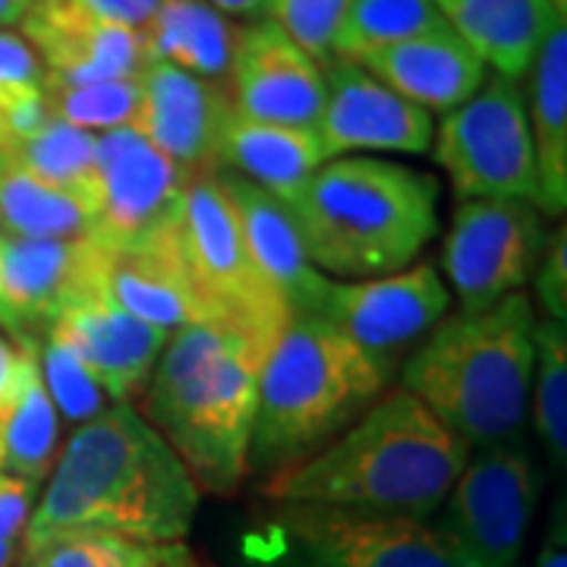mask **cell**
<instances>
[{
	"label": "cell",
	"instance_id": "74e56055",
	"mask_svg": "<svg viewBox=\"0 0 567 567\" xmlns=\"http://www.w3.org/2000/svg\"><path fill=\"white\" fill-rule=\"evenodd\" d=\"M536 281V297L546 309L548 319L555 322H565L567 319V227L558 224L555 234H548L546 249H543V259L539 268L533 275Z\"/></svg>",
	"mask_w": 567,
	"mask_h": 567
},
{
	"label": "cell",
	"instance_id": "e0dca14e",
	"mask_svg": "<svg viewBox=\"0 0 567 567\" xmlns=\"http://www.w3.org/2000/svg\"><path fill=\"white\" fill-rule=\"evenodd\" d=\"M99 281V249L80 240H25L0 234V324L13 338L48 331L66 306Z\"/></svg>",
	"mask_w": 567,
	"mask_h": 567
},
{
	"label": "cell",
	"instance_id": "ab89813d",
	"mask_svg": "<svg viewBox=\"0 0 567 567\" xmlns=\"http://www.w3.org/2000/svg\"><path fill=\"white\" fill-rule=\"evenodd\" d=\"M20 365H22V347L10 344L0 338V406L10 401V394L17 391L20 382Z\"/></svg>",
	"mask_w": 567,
	"mask_h": 567
},
{
	"label": "cell",
	"instance_id": "d4e9b609",
	"mask_svg": "<svg viewBox=\"0 0 567 567\" xmlns=\"http://www.w3.org/2000/svg\"><path fill=\"white\" fill-rule=\"evenodd\" d=\"M529 133L539 167V212L565 215L567 208V22L558 20L533 61Z\"/></svg>",
	"mask_w": 567,
	"mask_h": 567
},
{
	"label": "cell",
	"instance_id": "ee69618b",
	"mask_svg": "<svg viewBox=\"0 0 567 567\" xmlns=\"http://www.w3.org/2000/svg\"><path fill=\"white\" fill-rule=\"evenodd\" d=\"M551 7H555V10H558L561 17H565V13H567V0H551Z\"/></svg>",
	"mask_w": 567,
	"mask_h": 567
},
{
	"label": "cell",
	"instance_id": "30bf717a",
	"mask_svg": "<svg viewBox=\"0 0 567 567\" xmlns=\"http://www.w3.org/2000/svg\"><path fill=\"white\" fill-rule=\"evenodd\" d=\"M539 492L543 473L527 451L483 447L447 488L435 529L464 567H517Z\"/></svg>",
	"mask_w": 567,
	"mask_h": 567
},
{
	"label": "cell",
	"instance_id": "ffe728a7",
	"mask_svg": "<svg viewBox=\"0 0 567 567\" xmlns=\"http://www.w3.org/2000/svg\"><path fill=\"white\" fill-rule=\"evenodd\" d=\"M177 221L123 249L95 244L99 284L107 290V297L130 316L158 324L164 331H177L193 322H212L208 309L186 275Z\"/></svg>",
	"mask_w": 567,
	"mask_h": 567
},
{
	"label": "cell",
	"instance_id": "9a60e30c",
	"mask_svg": "<svg viewBox=\"0 0 567 567\" xmlns=\"http://www.w3.org/2000/svg\"><path fill=\"white\" fill-rule=\"evenodd\" d=\"M322 73L324 107L316 136L324 162L347 152H429L435 136L429 111L401 99L360 63L331 58Z\"/></svg>",
	"mask_w": 567,
	"mask_h": 567
},
{
	"label": "cell",
	"instance_id": "7402d4cb",
	"mask_svg": "<svg viewBox=\"0 0 567 567\" xmlns=\"http://www.w3.org/2000/svg\"><path fill=\"white\" fill-rule=\"evenodd\" d=\"M360 66L406 102L442 114L473 99L488 80L486 63L454 35L447 22L442 29L365 54Z\"/></svg>",
	"mask_w": 567,
	"mask_h": 567
},
{
	"label": "cell",
	"instance_id": "1f68e13d",
	"mask_svg": "<svg viewBox=\"0 0 567 567\" xmlns=\"http://www.w3.org/2000/svg\"><path fill=\"white\" fill-rule=\"evenodd\" d=\"M536 360H533V423L543 439L548 457L565 466L567 457V328L565 322H536L533 331Z\"/></svg>",
	"mask_w": 567,
	"mask_h": 567
},
{
	"label": "cell",
	"instance_id": "3957f363",
	"mask_svg": "<svg viewBox=\"0 0 567 567\" xmlns=\"http://www.w3.org/2000/svg\"><path fill=\"white\" fill-rule=\"evenodd\" d=\"M271 347L237 328L193 322L164 344L145 388V420L208 495H234L249 473L259 369Z\"/></svg>",
	"mask_w": 567,
	"mask_h": 567
},
{
	"label": "cell",
	"instance_id": "6da1fadb",
	"mask_svg": "<svg viewBox=\"0 0 567 567\" xmlns=\"http://www.w3.org/2000/svg\"><path fill=\"white\" fill-rule=\"evenodd\" d=\"M196 507L199 488L162 432L133 404H114L66 442L29 514L22 546L66 529L174 546L193 527Z\"/></svg>",
	"mask_w": 567,
	"mask_h": 567
},
{
	"label": "cell",
	"instance_id": "44dd1931",
	"mask_svg": "<svg viewBox=\"0 0 567 567\" xmlns=\"http://www.w3.org/2000/svg\"><path fill=\"white\" fill-rule=\"evenodd\" d=\"M230 199L237 205L246 246L262 278L281 297L290 319L322 316L328 278L306 256L303 237L290 212L275 196L237 174H221Z\"/></svg>",
	"mask_w": 567,
	"mask_h": 567
},
{
	"label": "cell",
	"instance_id": "f1b7e54d",
	"mask_svg": "<svg viewBox=\"0 0 567 567\" xmlns=\"http://www.w3.org/2000/svg\"><path fill=\"white\" fill-rule=\"evenodd\" d=\"M95 133L48 117L25 140L10 142L0 152L25 167L32 177L76 196L89 215L95 205Z\"/></svg>",
	"mask_w": 567,
	"mask_h": 567
},
{
	"label": "cell",
	"instance_id": "9c48e42d",
	"mask_svg": "<svg viewBox=\"0 0 567 567\" xmlns=\"http://www.w3.org/2000/svg\"><path fill=\"white\" fill-rule=\"evenodd\" d=\"M432 158L445 167L461 203L524 199L536 208L543 203L524 92L498 73L473 99L447 111Z\"/></svg>",
	"mask_w": 567,
	"mask_h": 567
},
{
	"label": "cell",
	"instance_id": "cb8c5ba5",
	"mask_svg": "<svg viewBox=\"0 0 567 567\" xmlns=\"http://www.w3.org/2000/svg\"><path fill=\"white\" fill-rule=\"evenodd\" d=\"M322 164L316 130L249 121L234 107L227 111L218 136V167L256 183L281 205L290 203Z\"/></svg>",
	"mask_w": 567,
	"mask_h": 567
},
{
	"label": "cell",
	"instance_id": "4fadbf2b",
	"mask_svg": "<svg viewBox=\"0 0 567 567\" xmlns=\"http://www.w3.org/2000/svg\"><path fill=\"white\" fill-rule=\"evenodd\" d=\"M451 309V290L439 268L420 262L385 278L328 281L322 316L375 360L394 365V353L429 334Z\"/></svg>",
	"mask_w": 567,
	"mask_h": 567
},
{
	"label": "cell",
	"instance_id": "e575fe53",
	"mask_svg": "<svg viewBox=\"0 0 567 567\" xmlns=\"http://www.w3.org/2000/svg\"><path fill=\"white\" fill-rule=\"evenodd\" d=\"M347 7L350 0H265L268 20L322 66L334 58L331 48Z\"/></svg>",
	"mask_w": 567,
	"mask_h": 567
},
{
	"label": "cell",
	"instance_id": "7c38bea8",
	"mask_svg": "<svg viewBox=\"0 0 567 567\" xmlns=\"http://www.w3.org/2000/svg\"><path fill=\"white\" fill-rule=\"evenodd\" d=\"M196 174L171 162L162 148L121 126L95 140V205L89 237L123 249L181 218L186 186Z\"/></svg>",
	"mask_w": 567,
	"mask_h": 567
},
{
	"label": "cell",
	"instance_id": "60d3db41",
	"mask_svg": "<svg viewBox=\"0 0 567 567\" xmlns=\"http://www.w3.org/2000/svg\"><path fill=\"white\" fill-rule=\"evenodd\" d=\"M536 567H567V548H565V524L558 517V527L551 524V533H548L546 546L539 551V561Z\"/></svg>",
	"mask_w": 567,
	"mask_h": 567
},
{
	"label": "cell",
	"instance_id": "603a6c76",
	"mask_svg": "<svg viewBox=\"0 0 567 567\" xmlns=\"http://www.w3.org/2000/svg\"><path fill=\"white\" fill-rule=\"evenodd\" d=\"M466 48L505 80L527 76L543 41L565 20L551 0H435Z\"/></svg>",
	"mask_w": 567,
	"mask_h": 567
},
{
	"label": "cell",
	"instance_id": "4dcf8cb0",
	"mask_svg": "<svg viewBox=\"0 0 567 567\" xmlns=\"http://www.w3.org/2000/svg\"><path fill=\"white\" fill-rule=\"evenodd\" d=\"M442 25L445 17L439 13L435 0H350L331 54L341 61L360 63L372 51H382L388 44Z\"/></svg>",
	"mask_w": 567,
	"mask_h": 567
},
{
	"label": "cell",
	"instance_id": "7bdbcfd3",
	"mask_svg": "<svg viewBox=\"0 0 567 567\" xmlns=\"http://www.w3.org/2000/svg\"><path fill=\"white\" fill-rule=\"evenodd\" d=\"M35 0H0V29L7 25H20L25 20V13L32 10Z\"/></svg>",
	"mask_w": 567,
	"mask_h": 567
},
{
	"label": "cell",
	"instance_id": "8d00e7d4",
	"mask_svg": "<svg viewBox=\"0 0 567 567\" xmlns=\"http://www.w3.org/2000/svg\"><path fill=\"white\" fill-rule=\"evenodd\" d=\"M41 89H44V70L29 41L0 29V111Z\"/></svg>",
	"mask_w": 567,
	"mask_h": 567
},
{
	"label": "cell",
	"instance_id": "f35d334b",
	"mask_svg": "<svg viewBox=\"0 0 567 567\" xmlns=\"http://www.w3.org/2000/svg\"><path fill=\"white\" fill-rule=\"evenodd\" d=\"M63 3L76 7V10L95 17V20L140 29V32L152 22V17L162 7V0H63Z\"/></svg>",
	"mask_w": 567,
	"mask_h": 567
},
{
	"label": "cell",
	"instance_id": "ba28073f",
	"mask_svg": "<svg viewBox=\"0 0 567 567\" xmlns=\"http://www.w3.org/2000/svg\"><path fill=\"white\" fill-rule=\"evenodd\" d=\"M262 555L278 567H464L429 520L334 505L278 507Z\"/></svg>",
	"mask_w": 567,
	"mask_h": 567
},
{
	"label": "cell",
	"instance_id": "52a82bcc",
	"mask_svg": "<svg viewBox=\"0 0 567 567\" xmlns=\"http://www.w3.org/2000/svg\"><path fill=\"white\" fill-rule=\"evenodd\" d=\"M177 240L186 275L208 309V319L237 328L265 347L275 344L290 322V312L249 256L221 171H205L189 181Z\"/></svg>",
	"mask_w": 567,
	"mask_h": 567
},
{
	"label": "cell",
	"instance_id": "8fae6325",
	"mask_svg": "<svg viewBox=\"0 0 567 567\" xmlns=\"http://www.w3.org/2000/svg\"><path fill=\"white\" fill-rule=\"evenodd\" d=\"M548 230L524 199H464L445 237L442 265L461 312L488 309L533 281Z\"/></svg>",
	"mask_w": 567,
	"mask_h": 567
},
{
	"label": "cell",
	"instance_id": "f6af8a7d",
	"mask_svg": "<svg viewBox=\"0 0 567 567\" xmlns=\"http://www.w3.org/2000/svg\"><path fill=\"white\" fill-rule=\"evenodd\" d=\"M0 227H3V224H0Z\"/></svg>",
	"mask_w": 567,
	"mask_h": 567
},
{
	"label": "cell",
	"instance_id": "4316f807",
	"mask_svg": "<svg viewBox=\"0 0 567 567\" xmlns=\"http://www.w3.org/2000/svg\"><path fill=\"white\" fill-rule=\"evenodd\" d=\"M148 63H174L199 80L227 73L234 29L205 0H162L158 13L142 29Z\"/></svg>",
	"mask_w": 567,
	"mask_h": 567
},
{
	"label": "cell",
	"instance_id": "d6986e66",
	"mask_svg": "<svg viewBox=\"0 0 567 567\" xmlns=\"http://www.w3.org/2000/svg\"><path fill=\"white\" fill-rule=\"evenodd\" d=\"M227 111L230 99L218 82L152 61L140 73V107L130 130L189 174H205L218 171V136Z\"/></svg>",
	"mask_w": 567,
	"mask_h": 567
},
{
	"label": "cell",
	"instance_id": "8992f818",
	"mask_svg": "<svg viewBox=\"0 0 567 567\" xmlns=\"http://www.w3.org/2000/svg\"><path fill=\"white\" fill-rule=\"evenodd\" d=\"M391 369L319 316L290 319L259 369L249 470L271 476L319 454L382 398Z\"/></svg>",
	"mask_w": 567,
	"mask_h": 567
},
{
	"label": "cell",
	"instance_id": "f546056e",
	"mask_svg": "<svg viewBox=\"0 0 567 567\" xmlns=\"http://www.w3.org/2000/svg\"><path fill=\"white\" fill-rule=\"evenodd\" d=\"M22 567H189L181 548L148 546L117 533L66 529L22 546Z\"/></svg>",
	"mask_w": 567,
	"mask_h": 567
},
{
	"label": "cell",
	"instance_id": "ac0fdd59",
	"mask_svg": "<svg viewBox=\"0 0 567 567\" xmlns=\"http://www.w3.org/2000/svg\"><path fill=\"white\" fill-rule=\"evenodd\" d=\"M20 25L51 89L140 76L148 63L140 29L95 20L63 0H35Z\"/></svg>",
	"mask_w": 567,
	"mask_h": 567
},
{
	"label": "cell",
	"instance_id": "83f0119b",
	"mask_svg": "<svg viewBox=\"0 0 567 567\" xmlns=\"http://www.w3.org/2000/svg\"><path fill=\"white\" fill-rule=\"evenodd\" d=\"M0 224L25 240H80L92 230V215L76 196L41 183L0 152Z\"/></svg>",
	"mask_w": 567,
	"mask_h": 567
},
{
	"label": "cell",
	"instance_id": "2e32d148",
	"mask_svg": "<svg viewBox=\"0 0 567 567\" xmlns=\"http://www.w3.org/2000/svg\"><path fill=\"white\" fill-rule=\"evenodd\" d=\"M102 382L111 401L133 404L148 388L152 369L174 331L148 324L117 306L102 284L82 290L48 328ZM44 331V334H48Z\"/></svg>",
	"mask_w": 567,
	"mask_h": 567
},
{
	"label": "cell",
	"instance_id": "bcb514c9",
	"mask_svg": "<svg viewBox=\"0 0 567 567\" xmlns=\"http://www.w3.org/2000/svg\"><path fill=\"white\" fill-rule=\"evenodd\" d=\"M20 567H22V565H20Z\"/></svg>",
	"mask_w": 567,
	"mask_h": 567
},
{
	"label": "cell",
	"instance_id": "7a4b0ae2",
	"mask_svg": "<svg viewBox=\"0 0 567 567\" xmlns=\"http://www.w3.org/2000/svg\"><path fill=\"white\" fill-rule=\"evenodd\" d=\"M470 451L420 398L391 388L319 454L271 473L262 492L278 505L360 507L429 520Z\"/></svg>",
	"mask_w": 567,
	"mask_h": 567
},
{
	"label": "cell",
	"instance_id": "836d02e7",
	"mask_svg": "<svg viewBox=\"0 0 567 567\" xmlns=\"http://www.w3.org/2000/svg\"><path fill=\"white\" fill-rule=\"evenodd\" d=\"M39 365L44 388L51 394L54 406L61 410L70 423H85L107 410V391L102 382L89 372V365L63 344L58 334H44V344L39 350Z\"/></svg>",
	"mask_w": 567,
	"mask_h": 567
},
{
	"label": "cell",
	"instance_id": "484cf974",
	"mask_svg": "<svg viewBox=\"0 0 567 567\" xmlns=\"http://www.w3.org/2000/svg\"><path fill=\"white\" fill-rule=\"evenodd\" d=\"M17 344L22 347L20 382L0 406V476L39 488L54 466L58 406L41 379L35 338H17Z\"/></svg>",
	"mask_w": 567,
	"mask_h": 567
},
{
	"label": "cell",
	"instance_id": "277c9868",
	"mask_svg": "<svg viewBox=\"0 0 567 567\" xmlns=\"http://www.w3.org/2000/svg\"><path fill=\"white\" fill-rule=\"evenodd\" d=\"M533 331L536 316L524 290L480 312H457L401 365V388L470 447L514 445L529 413Z\"/></svg>",
	"mask_w": 567,
	"mask_h": 567
},
{
	"label": "cell",
	"instance_id": "b9f144b4",
	"mask_svg": "<svg viewBox=\"0 0 567 567\" xmlns=\"http://www.w3.org/2000/svg\"><path fill=\"white\" fill-rule=\"evenodd\" d=\"M208 7L224 10V13H237V17H256V13H265V0H208Z\"/></svg>",
	"mask_w": 567,
	"mask_h": 567
},
{
	"label": "cell",
	"instance_id": "d590c367",
	"mask_svg": "<svg viewBox=\"0 0 567 567\" xmlns=\"http://www.w3.org/2000/svg\"><path fill=\"white\" fill-rule=\"evenodd\" d=\"M39 488L0 476V567H20L29 514Z\"/></svg>",
	"mask_w": 567,
	"mask_h": 567
},
{
	"label": "cell",
	"instance_id": "5bb4252c",
	"mask_svg": "<svg viewBox=\"0 0 567 567\" xmlns=\"http://www.w3.org/2000/svg\"><path fill=\"white\" fill-rule=\"evenodd\" d=\"M230 107L249 121L316 130L324 107L322 63L271 20L234 29Z\"/></svg>",
	"mask_w": 567,
	"mask_h": 567
},
{
	"label": "cell",
	"instance_id": "d6a6232c",
	"mask_svg": "<svg viewBox=\"0 0 567 567\" xmlns=\"http://www.w3.org/2000/svg\"><path fill=\"white\" fill-rule=\"evenodd\" d=\"M44 102L51 117L80 126L89 133H111L130 126L140 107V76H123V80L89 82V85H66L51 89L44 85Z\"/></svg>",
	"mask_w": 567,
	"mask_h": 567
},
{
	"label": "cell",
	"instance_id": "5b68a950",
	"mask_svg": "<svg viewBox=\"0 0 567 567\" xmlns=\"http://www.w3.org/2000/svg\"><path fill=\"white\" fill-rule=\"evenodd\" d=\"M306 256L341 281L404 271L439 230V181L382 158L322 164L284 205Z\"/></svg>",
	"mask_w": 567,
	"mask_h": 567
}]
</instances>
